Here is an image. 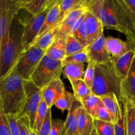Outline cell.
Masks as SVG:
<instances>
[{"instance_id":"12","label":"cell","mask_w":135,"mask_h":135,"mask_svg":"<svg viewBox=\"0 0 135 135\" xmlns=\"http://www.w3.org/2000/svg\"><path fill=\"white\" fill-rule=\"evenodd\" d=\"M86 29L90 43L92 44L104 34V26L100 19L92 13L87 11L84 18Z\"/></svg>"},{"instance_id":"5","label":"cell","mask_w":135,"mask_h":135,"mask_svg":"<svg viewBox=\"0 0 135 135\" xmlns=\"http://www.w3.org/2000/svg\"><path fill=\"white\" fill-rule=\"evenodd\" d=\"M63 69L61 61L55 60L45 54L32 75L30 80L42 90L54 80L60 78Z\"/></svg>"},{"instance_id":"26","label":"cell","mask_w":135,"mask_h":135,"mask_svg":"<svg viewBox=\"0 0 135 135\" xmlns=\"http://www.w3.org/2000/svg\"><path fill=\"white\" fill-rule=\"evenodd\" d=\"M124 100L125 102L127 135H134L135 134V102Z\"/></svg>"},{"instance_id":"39","label":"cell","mask_w":135,"mask_h":135,"mask_svg":"<svg viewBox=\"0 0 135 135\" xmlns=\"http://www.w3.org/2000/svg\"><path fill=\"white\" fill-rule=\"evenodd\" d=\"M64 122L59 119H52L50 135H63Z\"/></svg>"},{"instance_id":"29","label":"cell","mask_w":135,"mask_h":135,"mask_svg":"<svg viewBox=\"0 0 135 135\" xmlns=\"http://www.w3.org/2000/svg\"><path fill=\"white\" fill-rule=\"evenodd\" d=\"M49 108H48L46 103L45 102L44 100L42 98V100H41L39 106H38V110H37L36 115L35 122H34V128H33V130L38 135L41 127H42V124L44 121L45 118H46V114H47V110H48Z\"/></svg>"},{"instance_id":"25","label":"cell","mask_w":135,"mask_h":135,"mask_svg":"<svg viewBox=\"0 0 135 135\" xmlns=\"http://www.w3.org/2000/svg\"><path fill=\"white\" fill-rule=\"evenodd\" d=\"M80 103L83 108L93 117V119H94L97 109L100 105H102L100 97L92 93L83 99Z\"/></svg>"},{"instance_id":"27","label":"cell","mask_w":135,"mask_h":135,"mask_svg":"<svg viewBox=\"0 0 135 135\" xmlns=\"http://www.w3.org/2000/svg\"><path fill=\"white\" fill-rule=\"evenodd\" d=\"M90 1V0H61L60 3V14L67 15L75 9L88 7Z\"/></svg>"},{"instance_id":"36","label":"cell","mask_w":135,"mask_h":135,"mask_svg":"<svg viewBox=\"0 0 135 135\" xmlns=\"http://www.w3.org/2000/svg\"><path fill=\"white\" fill-rule=\"evenodd\" d=\"M0 135H12L9 128L7 115L4 112L0 102Z\"/></svg>"},{"instance_id":"22","label":"cell","mask_w":135,"mask_h":135,"mask_svg":"<svg viewBox=\"0 0 135 135\" xmlns=\"http://www.w3.org/2000/svg\"><path fill=\"white\" fill-rule=\"evenodd\" d=\"M84 68L85 65L83 63H70L63 67L62 74L69 81L76 79H83L85 72Z\"/></svg>"},{"instance_id":"11","label":"cell","mask_w":135,"mask_h":135,"mask_svg":"<svg viewBox=\"0 0 135 135\" xmlns=\"http://www.w3.org/2000/svg\"><path fill=\"white\" fill-rule=\"evenodd\" d=\"M64 84L60 78L47 84L42 90V98L48 108H52L65 92Z\"/></svg>"},{"instance_id":"40","label":"cell","mask_w":135,"mask_h":135,"mask_svg":"<svg viewBox=\"0 0 135 135\" xmlns=\"http://www.w3.org/2000/svg\"><path fill=\"white\" fill-rule=\"evenodd\" d=\"M9 128L12 135H19L20 130L18 124V115H7Z\"/></svg>"},{"instance_id":"3","label":"cell","mask_w":135,"mask_h":135,"mask_svg":"<svg viewBox=\"0 0 135 135\" xmlns=\"http://www.w3.org/2000/svg\"><path fill=\"white\" fill-rule=\"evenodd\" d=\"M24 80L15 71L0 81V102L6 115H20L26 103Z\"/></svg>"},{"instance_id":"23","label":"cell","mask_w":135,"mask_h":135,"mask_svg":"<svg viewBox=\"0 0 135 135\" xmlns=\"http://www.w3.org/2000/svg\"><path fill=\"white\" fill-rule=\"evenodd\" d=\"M59 26H60V25H55L52 28L50 29L47 32L42 36L38 40L34 41L30 45V46H32V45H36L38 47H39L42 50L46 51L56 38L57 34L59 32Z\"/></svg>"},{"instance_id":"6","label":"cell","mask_w":135,"mask_h":135,"mask_svg":"<svg viewBox=\"0 0 135 135\" xmlns=\"http://www.w3.org/2000/svg\"><path fill=\"white\" fill-rule=\"evenodd\" d=\"M45 54V50L36 45H32L21 53L12 71H15L24 80H30L32 75Z\"/></svg>"},{"instance_id":"1","label":"cell","mask_w":135,"mask_h":135,"mask_svg":"<svg viewBox=\"0 0 135 135\" xmlns=\"http://www.w3.org/2000/svg\"><path fill=\"white\" fill-rule=\"evenodd\" d=\"M87 8L101 21L104 28L117 30L126 36L128 42L131 40L135 16L123 0H90Z\"/></svg>"},{"instance_id":"16","label":"cell","mask_w":135,"mask_h":135,"mask_svg":"<svg viewBox=\"0 0 135 135\" xmlns=\"http://www.w3.org/2000/svg\"><path fill=\"white\" fill-rule=\"evenodd\" d=\"M134 57L135 49H132L129 52L113 61L115 71L121 80L125 79L127 75Z\"/></svg>"},{"instance_id":"9","label":"cell","mask_w":135,"mask_h":135,"mask_svg":"<svg viewBox=\"0 0 135 135\" xmlns=\"http://www.w3.org/2000/svg\"><path fill=\"white\" fill-rule=\"evenodd\" d=\"M55 3L50 5L42 13H40L38 15H31L30 18L25 20V28H24V32L22 37V44L23 46V50L28 48L30 45L35 40L37 36L38 35L42 29L47 13Z\"/></svg>"},{"instance_id":"42","label":"cell","mask_w":135,"mask_h":135,"mask_svg":"<svg viewBox=\"0 0 135 135\" xmlns=\"http://www.w3.org/2000/svg\"><path fill=\"white\" fill-rule=\"evenodd\" d=\"M129 10L135 16V0H123Z\"/></svg>"},{"instance_id":"24","label":"cell","mask_w":135,"mask_h":135,"mask_svg":"<svg viewBox=\"0 0 135 135\" xmlns=\"http://www.w3.org/2000/svg\"><path fill=\"white\" fill-rule=\"evenodd\" d=\"M70 83L72 86L74 96L79 102H80L83 99L92 94V90L83 79L70 80Z\"/></svg>"},{"instance_id":"4","label":"cell","mask_w":135,"mask_h":135,"mask_svg":"<svg viewBox=\"0 0 135 135\" xmlns=\"http://www.w3.org/2000/svg\"><path fill=\"white\" fill-rule=\"evenodd\" d=\"M121 80L115 71L113 63L109 65L96 64L92 93L102 97L110 93L116 95L119 100L121 95Z\"/></svg>"},{"instance_id":"32","label":"cell","mask_w":135,"mask_h":135,"mask_svg":"<svg viewBox=\"0 0 135 135\" xmlns=\"http://www.w3.org/2000/svg\"><path fill=\"white\" fill-rule=\"evenodd\" d=\"M94 127L99 135H115L113 123L94 119Z\"/></svg>"},{"instance_id":"13","label":"cell","mask_w":135,"mask_h":135,"mask_svg":"<svg viewBox=\"0 0 135 135\" xmlns=\"http://www.w3.org/2000/svg\"><path fill=\"white\" fill-rule=\"evenodd\" d=\"M106 47L112 61L119 59L133 49L128 42L113 37L106 38Z\"/></svg>"},{"instance_id":"18","label":"cell","mask_w":135,"mask_h":135,"mask_svg":"<svg viewBox=\"0 0 135 135\" xmlns=\"http://www.w3.org/2000/svg\"><path fill=\"white\" fill-rule=\"evenodd\" d=\"M88 11L87 7L79 8L70 12L65 17L59 26V32L67 36L71 34L73 28L79 18L85 15Z\"/></svg>"},{"instance_id":"2","label":"cell","mask_w":135,"mask_h":135,"mask_svg":"<svg viewBox=\"0 0 135 135\" xmlns=\"http://www.w3.org/2000/svg\"><path fill=\"white\" fill-rule=\"evenodd\" d=\"M24 28L25 21L18 14L12 21L0 51V81L10 73L23 50L22 37Z\"/></svg>"},{"instance_id":"47","label":"cell","mask_w":135,"mask_h":135,"mask_svg":"<svg viewBox=\"0 0 135 135\" xmlns=\"http://www.w3.org/2000/svg\"><path fill=\"white\" fill-rule=\"evenodd\" d=\"M134 135H135V134H134Z\"/></svg>"},{"instance_id":"7","label":"cell","mask_w":135,"mask_h":135,"mask_svg":"<svg viewBox=\"0 0 135 135\" xmlns=\"http://www.w3.org/2000/svg\"><path fill=\"white\" fill-rule=\"evenodd\" d=\"M22 9V0H0V51L15 17Z\"/></svg>"},{"instance_id":"30","label":"cell","mask_w":135,"mask_h":135,"mask_svg":"<svg viewBox=\"0 0 135 135\" xmlns=\"http://www.w3.org/2000/svg\"><path fill=\"white\" fill-rule=\"evenodd\" d=\"M76 101L77 100H76L73 94L65 91L63 96L55 102L54 105L63 112L65 110L69 111Z\"/></svg>"},{"instance_id":"37","label":"cell","mask_w":135,"mask_h":135,"mask_svg":"<svg viewBox=\"0 0 135 135\" xmlns=\"http://www.w3.org/2000/svg\"><path fill=\"white\" fill-rule=\"evenodd\" d=\"M51 108H50L47 110L46 118L44 121L42 126L40 130L38 135H50V130L51 127Z\"/></svg>"},{"instance_id":"8","label":"cell","mask_w":135,"mask_h":135,"mask_svg":"<svg viewBox=\"0 0 135 135\" xmlns=\"http://www.w3.org/2000/svg\"><path fill=\"white\" fill-rule=\"evenodd\" d=\"M24 85L26 92V103L20 115H26L28 117L30 126L33 129L37 110L42 100V90L38 88L30 80H24Z\"/></svg>"},{"instance_id":"10","label":"cell","mask_w":135,"mask_h":135,"mask_svg":"<svg viewBox=\"0 0 135 135\" xmlns=\"http://www.w3.org/2000/svg\"><path fill=\"white\" fill-rule=\"evenodd\" d=\"M89 61L96 64L109 65L113 63L112 57L106 47V38L103 34L98 40L86 48Z\"/></svg>"},{"instance_id":"35","label":"cell","mask_w":135,"mask_h":135,"mask_svg":"<svg viewBox=\"0 0 135 135\" xmlns=\"http://www.w3.org/2000/svg\"><path fill=\"white\" fill-rule=\"evenodd\" d=\"M96 63L92 61H89L88 63V66L84 72V78L83 80L85 82L88 87L91 89L93 84L94 79L95 75V67H96Z\"/></svg>"},{"instance_id":"28","label":"cell","mask_w":135,"mask_h":135,"mask_svg":"<svg viewBox=\"0 0 135 135\" xmlns=\"http://www.w3.org/2000/svg\"><path fill=\"white\" fill-rule=\"evenodd\" d=\"M121 115L118 120L114 123L115 135H127V123L125 117V102L123 98L119 100Z\"/></svg>"},{"instance_id":"15","label":"cell","mask_w":135,"mask_h":135,"mask_svg":"<svg viewBox=\"0 0 135 135\" xmlns=\"http://www.w3.org/2000/svg\"><path fill=\"white\" fill-rule=\"evenodd\" d=\"M66 36L59 32L54 42L46 51V55L55 60L63 61L66 57Z\"/></svg>"},{"instance_id":"14","label":"cell","mask_w":135,"mask_h":135,"mask_svg":"<svg viewBox=\"0 0 135 135\" xmlns=\"http://www.w3.org/2000/svg\"><path fill=\"white\" fill-rule=\"evenodd\" d=\"M121 98L135 102V57L127 75L121 80Z\"/></svg>"},{"instance_id":"43","label":"cell","mask_w":135,"mask_h":135,"mask_svg":"<svg viewBox=\"0 0 135 135\" xmlns=\"http://www.w3.org/2000/svg\"><path fill=\"white\" fill-rule=\"evenodd\" d=\"M18 127H19V130H20L19 135H27V132H26V129H25V127L24 126L22 123L20 121L18 117Z\"/></svg>"},{"instance_id":"45","label":"cell","mask_w":135,"mask_h":135,"mask_svg":"<svg viewBox=\"0 0 135 135\" xmlns=\"http://www.w3.org/2000/svg\"><path fill=\"white\" fill-rule=\"evenodd\" d=\"M91 135H99L98 134V133H97V132H96V129H94V127L93 131H92V134H91Z\"/></svg>"},{"instance_id":"46","label":"cell","mask_w":135,"mask_h":135,"mask_svg":"<svg viewBox=\"0 0 135 135\" xmlns=\"http://www.w3.org/2000/svg\"><path fill=\"white\" fill-rule=\"evenodd\" d=\"M75 135H80V133H79V131H78V132H77V133H76V134H75Z\"/></svg>"},{"instance_id":"33","label":"cell","mask_w":135,"mask_h":135,"mask_svg":"<svg viewBox=\"0 0 135 135\" xmlns=\"http://www.w3.org/2000/svg\"><path fill=\"white\" fill-rule=\"evenodd\" d=\"M72 35L79 41V43L85 49L89 45H90L89 39H88L84 19L82 21V22L80 24L79 27L75 30V31L73 33Z\"/></svg>"},{"instance_id":"41","label":"cell","mask_w":135,"mask_h":135,"mask_svg":"<svg viewBox=\"0 0 135 135\" xmlns=\"http://www.w3.org/2000/svg\"><path fill=\"white\" fill-rule=\"evenodd\" d=\"M18 119H19L20 121L22 123L24 126L25 127V129H26V132H27V135H38L35 132H34V131L31 128L30 120H29L28 117L27 116L20 115L18 116Z\"/></svg>"},{"instance_id":"20","label":"cell","mask_w":135,"mask_h":135,"mask_svg":"<svg viewBox=\"0 0 135 135\" xmlns=\"http://www.w3.org/2000/svg\"><path fill=\"white\" fill-rule=\"evenodd\" d=\"M56 0H22V9H25L31 15L36 16L42 13Z\"/></svg>"},{"instance_id":"17","label":"cell","mask_w":135,"mask_h":135,"mask_svg":"<svg viewBox=\"0 0 135 135\" xmlns=\"http://www.w3.org/2000/svg\"><path fill=\"white\" fill-rule=\"evenodd\" d=\"M76 121L80 135H91L94 129V119L82 105L76 111Z\"/></svg>"},{"instance_id":"21","label":"cell","mask_w":135,"mask_h":135,"mask_svg":"<svg viewBox=\"0 0 135 135\" xmlns=\"http://www.w3.org/2000/svg\"><path fill=\"white\" fill-rule=\"evenodd\" d=\"M80 105L79 102L76 101L74 103L72 108L68 111L67 118L64 122L63 135H75L78 132L76 111Z\"/></svg>"},{"instance_id":"31","label":"cell","mask_w":135,"mask_h":135,"mask_svg":"<svg viewBox=\"0 0 135 135\" xmlns=\"http://www.w3.org/2000/svg\"><path fill=\"white\" fill-rule=\"evenodd\" d=\"M86 49L73 35L66 36V57L84 51Z\"/></svg>"},{"instance_id":"19","label":"cell","mask_w":135,"mask_h":135,"mask_svg":"<svg viewBox=\"0 0 135 135\" xmlns=\"http://www.w3.org/2000/svg\"><path fill=\"white\" fill-rule=\"evenodd\" d=\"M100 98L104 106L106 108L108 112L112 116L113 123H115L121 115L119 100L113 93L108 94L105 96H102Z\"/></svg>"},{"instance_id":"38","label":"cell","mask_w":135,"mask_h":135,"mask_svg":"<svg viewBox=\"0 0 135 135\" xmlns=\"http://www.w3.org/2000/svg\"><path fill=\"white\" fill-rule=\"evenodd\" d=\"M94 119L100 120V121H106V122L113 123V119L110 115L109 112L106 109V108L104 106V105H101L97 109L96 113V115Z\"/></svg>"},{"instance_id":"34","label":"cell","mask_w":135,"mask_h":135,"mask_svg":"<svg viewBox=\"0 0 135 135\" xmlns=\"http://www.w3.org/2000/svg\"><path fill=\"white\" fill-rule=\"evenodd\" d=\"M62 62H63V67L70 63H83V64H84L85 63H88L89 62V58H88L86 50H85L84 51L76 53V54L69 55V56H67L63 59Z\"/></svg>"},{"instance_id":"44","label":"cell","mask_w":135,"mask_h":135,"mask_svg":"<svg viewBox=\"0 0 135 135\" xmlns=\"http://www.w3.org/2000/svg\"><path fill=\"white\" fill-rule=\"evenodd\" d=\"M131 44V46L133 47V49H135V23H134V33H133V36L131 40L129 42Z\"/></svg>"}]
</instances>
